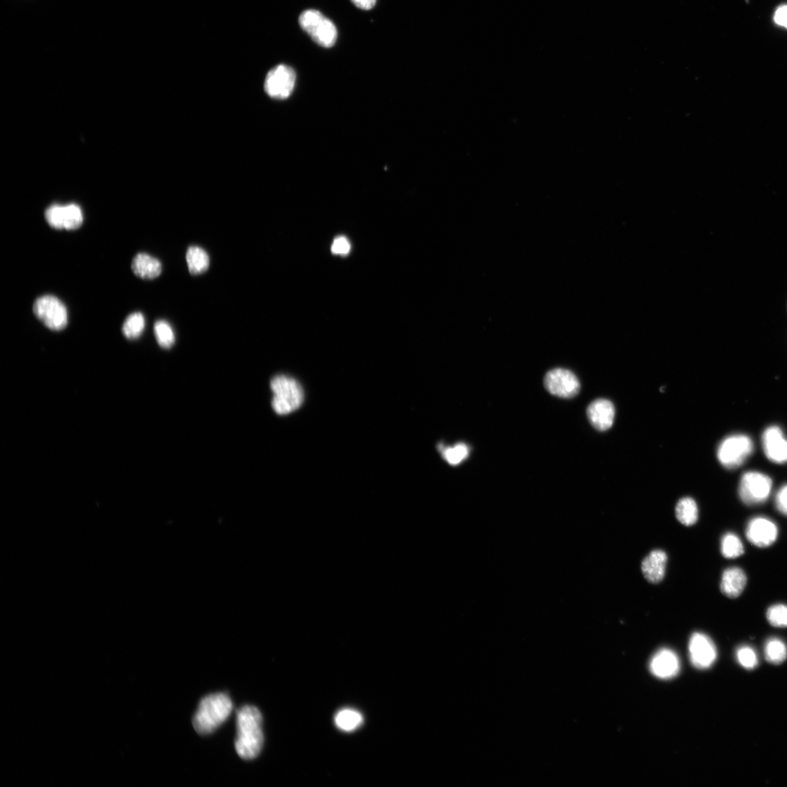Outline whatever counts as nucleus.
I'll use <instances>...</instances> for the list:
<instances>
[{
	"instance_id": "obj_1",
	"label": "nucleus",
	"mask_w": 787,
	"mask_h": 787,
	"mask_svg": "<svg viewBox=\"0 0 787 787\" xmlns=\"http://www.w3.org/2000/svg\"><path fill=\"white\" fill-rule=\"evenodd\" d=\"M237 734L235 748L239 756L246 761L256 758L264 746L263 716L260 710L246 705L236 713Z\"/></svg>"
},
{
	"instance_id": "obj_2",
	"label": "nucleus",
	"mask_w": 787,
	"mask_h": 787,
	"mask_svg": "<svg viewBox=\"0 0 787 787\" xmlns=\"http://www.w3.org/2000/svg\"><path fill=\"white\" fill-rule=\"evenodd\" d=\"M233 702L224 693H213L203 698L193 719L195 731L200 735L216 731L229 718Z\"/></svg>"
},
{
	"instance_id": "obj_3",
	"label": "nucleus",
	"mask_w": 787,
	"mask_h": 787,
	"mask_svg": "<svg viewBox=\"0 0 787 787\" xmlns=\"http://www.w3.org/2000/svg\"><path fill=\"white\" fill-rule=\"evenodd\" d=\"M271 388L274 393L272 407L277 414H289L299 409L304 403L303 389L294 379L277 376L272 379Z\"/></svg>"
},
{
	"instance_id": "obj_4",
	"label": "nucleus",
	"mask_w": 787,
	"mask_h": 787,
	"mask_svg": "<svg viewBox=\"0 0 787 787\" xmlns=\"http://www.w3.org/2000/svg\"><path fill=\"white\" fill-rule=\"evenodd\" d=\"M301 28L320 46L331 48L338 38L335 24L329 19L316 10H308L299 17Z\"/></svg>"
},
{
	"instance_id": "obj_5",
	"label": "nucleus",
	"mask_w": 787,
	"mask_h": 787,
	"mask_svg": "<svg viewBox=\"0 0 787 787\" xmlns=\"http://www.w3.org/2000/svg\"><path fill=\"white\" fill-rule=\"evenodd\" d=\"M754 443L744 435H734L724 439L718 447V458L723 466L734 470L741 466L752 455Z\"/></svg>"
},
{
	"instance_id": "obj_6",
	"label": "nucleus",
	"mask_w": 787,
	"mask_h": 787,
	"mask_svg": "<svg viewBox=\"0 0 787 787\" xmlns=\"http://www.w3.org/2000/svg\"><path fill=\"white\" fill-rule=\"evenodd\" d=\"M772 486V480L768 476L758 472H747L740 481L739 496L747 506L761 505L768 498Z\"/></svg>"
},
{
	"instance_id": "obj_7",
	"label": "nucleus",
	"mask_w": 787,
	"mask_h": 787,
	"mask_svg": "<svg viewBox=\"0 0 787 787\" xmlns=\"http://www.w3.org/2000/svg\"><path fill=\"white\" fill-rule=\"evenodd\" d=\"M33 312L48 329L60 331L68 324V314L65 305L53 296H42L34 304Z\"/></svg>"
},
{
	"instance_id": "obj_8",
	"label": "nucleus",
	"mask_w": 787,
	"mask_h": 787,
	"mask_svg": "<svg viewBox=\"0 0 787 787\" xmlns=\"http://www.w3.org/2000/svg\"><path fill=\"white\" fill-rule=\"evenodd\" d=\"M296 82V74L293 68L280 64L268 74L264 88L266 94L275 99L289 98L293 93Z\"/></svg>"
},
{
	"instance_id": "obj_9",
	"label": "nucleus",
	"mask_w": 787,
	"mask_h": 787,
	"mask_svg": "<svg viewBox=\"0 0 787 787\" xmlns=\"http://www.w3.org/2000/svg\"><path fill=\"white\" fill-rule=\"evenodd\" d=\"M544 385L551 395L561 398L576 397L581 390L578 377L571 371L556 369L549 371L544 379Z\"/></svg>"
},
{
	"instance_id": "obj_10",
	"label": "nucleus",
	"mask_w": 787,
	"mask_h": 787,
	"mask_svg": "<svg viewBox=\"0 0 787 787\" xmlns=\"http://www.w3.org/2000/svg\"><path fill=\"white\" fill-rule=\"evenodd\" d=\"M690 658L699 669L710 668L717 660L718 651L711 638L702 633H695L689 642Z\"/></svg>"
},
{
	"instance_id": "obj_11",
	"label": "nucleus",
	"mask_w": 787,
	"mask_h": 787,
	"mask_svg": "<svg viewBox=\"0 0 787 787\" xmlns=\"http://www.w3.org/2000/svg\"><path fill=\"white\" fill-rule=\"evenodd\" d=\"M776 524L766 517H756L748 523L746 535L748 541L758 548H768L778 538Z\"/></svg>"
},
{
	"instance_id": "obj_12",
	"label": "nucleus",
	"mask_w": 787,
	"mask_h": 787,
	"mask_svg": "<svg viewBox=\"0 0 787 787\" xmlns=\"http://www.w3.org/2000/svg\"><path fill=\"white\" fill-rule=\"evenodd\" d=\"M763 446L765 454L770 461L776 463L787 462V439L778 426H772L766 429Z\"/></svg>"
},
{
	"instance_id": "obj_13",
	"label": "nucleus",
	"mask_w": 787,
	"mask_h": 787,
	"mask_svg": "<svg viewBox=\"0 0 787 787\" xmlns=\"http://www.w3.org/2000/svg\"><path fill=\"white\" fill-rule=\"evenodd\" d=\"M587 414L591 423L598 431H606L613 425L616 408L613 403L606 399H598L588 408Z\"/></svg>"
},
{
	"instance_id": "obj_14",
	"label": "nucleus",
	"mask_w": 787,
	"mask_h": 787,
	"mask_svg": "<svg viewBox=\"0 0 787 787\" xmlns=\"http://www.w3.org/2000/svg\"><path fill=\"white\" fill-rule=\"evenodd\" d=\"M650 669L654 676L668 679L678 674L681 670V661L671 650L661 649L651 659Z\"/></svg>"
},
{
	"instance_id": "obj_15",
	"label": "nucleus",
	"mask_w": 787,
	"mask_h": 787,
	"mask_svg": "<svg viewBox=\"0 0 787 787\" xmlns=\"http://www.w3.org/2000/svg\"><path fill=\"white\" fill-rule=\"evenodd\" d=\"M668 556L662 550L653 551L641 563L643 576L652 583H660L665 576Z\"/></svg>"
},
{
	"instance_id": "obj_16",
	"label": "nucleus",
	"mask_w": 787,
	"mask_h": 787,
	"mask_svg": "<svg viewBox=\"0 0 787 787\" xmlns=\"http://www.w3.org/2000/svg\"><path fill=\"white\" fill-rule=\"evenodd\" d=\"M746 583L747 578L743 570L739 567H730L723 572L721 590L725 596L735 598L743 593Z\"/></svg>"
},
{
	"instance_id": "obj_17",
	"label": "nucleus",
	"mask_w": 787,
	"mask_h": 787,
	"mask_svg": "<svg viewBox=\"0 0 787 787\" xmlns=\"http://www.w3.org/2000/svg\"><path fill=\"white\" fill-rule=\"evenodd\" d=\"M134 274L143 279H154L162 272L161 263L154 257L146 254L136 255L131 264Z\"/></svg>"
},
{
	"instance_id": "obj_18",
	"label": "nucleus",
	"mask_w": 787,
	"mask_h": 787,
	"mask_svg": "<svg viewBox=\"0 0 787 787\" xmlns=\"http://www.w3.org/2000/svg\"><path fill=\"white\" fill-rule=\"evenodd\" d=\"M676 516L685 526L694 525L698 519V508L696 501L691 497L679 500L676 506Z\"/></svg>"
},
{
	"instance_id": "obj_19",
	"label": "nucleus",
	"mask_w": 787,
	"mask_h": 787,
	"mask_svg": "<svg viewBox=\"0 0 787 787\" xmlns=\"http://www.w3.org/2000/svg\"><path fill=\"white\" fill-rule=\"evenodd\" d=\"M186 261L189 271L193 275L203 274L209 267V257L205 250L199 246H192L189 248Z\"/></svg>"
},
{
	"instance_id": "obj_20",
	"label": "nucleus",
	"mask_w": 787,
	"mask_h": 787,
	"mask_svg": "<svg viewBox=\"0 0 787 787\" xmlns=\"http://www.w3.org/2000/svg\"><path fill=\"white\" fill-rule=\"evenodd\" d=\"M765 656L771 664H781L787 658V648L784 642L778 638L768 639L766 643Z\"/></svg>"
},
{
	"instance_id": "obj_21",
	"label": "nucleus",
	"mask_w": 787,
	"mask_h": 787,
	"mask_svg": "<svg viewBox=\"0 0 787 787\" xmlns=\"http://www.w3.org/2000/svg\"><path fill=\"white\" fill-rule=\"evenodd\" d=\"M721 548L723 556L729 559L738 558L744 553L741 541L736 533L731 532L723 536Z\"/></svg>"
},
{
	"instance_id": "obj_22",
	"label": "nucleus",
	"mask_w": 787,
	"mask_h": 787,
	"mask_svg": "<svg viewBox=\"0 0 787 787\" xmlns=\"http://www.w3.org/2000/svg\"><path fill=\"white\" fill-rule=\"evenodd\" d=\"M146 328V319L141 313L130 314L123 326L122 331L128 339H138Z\"/></svg>"
},
{
	"instance_id": "obj_23",
	"label": "nucleus",
	"mask_w": 787,
	"mask_h": 787,
	"mask_svg": "<svg viewBox=\"0 0 787 787\" xmlns=\"http://www.w3.org/2000/svg\"><path fill=\"white\" fill-rule=\"evenodd\" d=\"M83 222V212L79 206L74 204L63 206V229L76 230Z\"/></svg>"
},
{
	"instance_id": "obj_24",
	"label": "nucleus",
	"mask_w": 787,
	"mask_h": 787,
	"mask_svg": "<svg viewBox=\"0 0 787 787\" xmlns=\"http://www.w3.org/2000/svg\"><path fill=\"white\" fill-rule=\"evenodd\" d=\"M361 714L354 710L345 709L340 711L336 718L338 727L346 731H351L359 727L362 723Z\"/></svg>"
},
{
	"instance_id": "obj_25",
	"label": "nucleus",
	"mask_w": 787,
	"mask_h": 787,
	"mask_svg": "<svg viewBox=\"0 0 787 787\" xmlns=\"http://www.w3.org/2000/svg\"><path fill=\"white\" fill-rule=\"evenodd\" d=\"M439 449L442 451V455L446 461L448 462L453 466H456L461 463L463 460L466 459L470 453V449L466 444L458 443L453 447L444 448L441 446Z\"/></svg>"
},
{
	"instance_id": "obj_26",
	"label": "nucleus",
	"mask_w": 787,
	"mask_h": 787,
	"mask_svg": "<svg viewBox=\"0 0 787 787\" xmlns=\"http://www.w3.org/2000/svg\"><path fill=\"white\" fill-rule=\"evenodd\" d=\"M155 335L159 344L164 349H170L175 342V336L167 321L160 320L154 326Z\"/></svg>"
},
{
	"instance_id": "obj_27",
	"label": "nucleus",
	"mask_w": 787,
	"mask_h": 787,
	"mask_svg": "<svg viewBox=\"0 0 787 787\" xmlns=\"http://www.w3.org/2000/svg\"><path fill=\"white\" fill-rule=\"evenodd\" d=\"M769 623L777 628L787 627V606L775 604L768 608L766 613Z\"/></svg>"
},
{
	"instance_id": "obj_28",
	"label": "nucleus",
	"mask_w": 787,
	"mask_h": 787,
	"mask_svg": "<svg viewBox=\"0 0 787 787\" xmlns=\"http://www.w3.org/2000/svg\"><path fill=\"white\" fill-rule=\"evenodd\" d=\"M736 657L739 664L747 670H753L758 666V658L753 648L742 646L737 650Z\"/></svg>"
},
{
	"instance_id": "obj_29",
	"label": "nucleus",
	"mask_w": 787,
	"mask_h": 787,
	"mask_svg": "<svg viewBox=\"0 0 787 787\" xmlns=\"http://www.w3.org/2000/svg\"><path fill=\"white\" fill-rule=\"evenodd\" d=\"M63 206L53 205L46 211V219L54 229H63Z\"/></svg>"
},
{
	"instance_id": "obj_30",
	"label": "nucleus",
	"mask_w": 787,
	"mask_h": 787,
	"mask_svg": "<svg viewBox=\"0 0 787 787\" xmlns=\"http://www.w3.org/2000/svg\"><path fill=\"white\" fill-rule=\"evenodd\" d=\"M350 249V242L344 236L337 237L331 246V251L335 255L346 256L349 254Z\"/></svg>"
},
{
	"instance_id": "obj_31",
	"label": "nucleus",
	"mask_w": 787,
	"mask_h": 787,
	"mask_svg": "<svg viewBox=\"0 0 787 787\" xmlns=\"http://www.w3.org/2000/svg\"><path fill=\"white\" fill-rule=\"evenodd\" d=\"M776 506L781 513L787 516V485L781 487L778 491L776 497Z\"/></svg>"
},
{
	"instance_id": "obj_32",
	"label": "nucleus",
	"mask_w": 787,
	"mask_h": 787,
	"mask_svg": "<svg viewBox=\"0 0 787 787\" xmlns=\"http://www.w3.org/2000/svg\"><path fill=\"white\" fill-rule=\"evenodd\" d=\"M774 20L778 25L787 29V6H781L776 10Z\"/></svg>"
},
{
	"instance_id": "obj_33",
	"label": "nucleus",
	"mask_w": 787,
	"mask_h": 787,
	"mask_svg": "<svg viewBox=\"0 0 787 787\" xmlns=\"http://www.w3.org/2000/svg\"><path fill=\"white\" fill-rule=\"evenodd\" d=\"M351 1L357 8L365 11L372 9L376 4V0H351Z\"/></svg>"
}]
</instances>
